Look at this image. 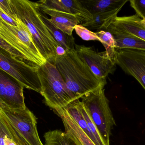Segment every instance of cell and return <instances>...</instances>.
Listing matches in <instances>:
<instances>
[{"mask_svg": "<svg viewBox=\"0 0 145 145\" xmlns=\"http://www.w3.org/2000/svg\"><path fill=\"white\" fill-rule=\"evenodd\" d=\"M54 64L77 100L104 88L106 85V80L95 75L87 64L80 58L75 49L62 56L57 55Z\"/></svg>", "mask_w": 145, "mask_h": 145, "instance_id": "6da1fadb", "label": "cell"}, {"mask_svg": "<svg viewBox=\"0 0 145 145\" xmlns=\"http://www.w3.org/2000/svg\"><path fill=\"white\" fill-rule=\"evenodd\" d=\"M17 18L27 27L35 44L46 61L54 64L59 45L44 23L36 2L29 0H10Z\"/></svg>", "mask_w": 145, "mask_h": 145, "instance_id": "7a4b0ae2", "label": "cell"}, {"mask_svg": "<svg viewBox=\"0 0 145 145\" xmlns=\"http://www.w3.org/2000/svg\"><path fill=\"white\" fill-rule=\"evenodd\" d=\"M37 72L41 85V94L48 106L55 111L77 100L54 64L47 61L38 66Z\"/></svg>", "mask_w": 145, "mask_h": 145, "instance_id": "3957f363", "label": "cell"}, {"mask_svg": "<svg viewBox=\"0 0 145 145\" xmlns=\"http://www.w3.org/2000/svg\"><path fill=\"white\" fill-rule=\"evenodd\" d=\"M87 113L106 145H110L112 130L116 123L104 88L91 92L81 98Z\"/></svg>", "mask_w": 145, "mask_h": 145, "instance_id": "277c9868", "label": "cell"}, {"mask_svg": "<svg viewBox=\"0 0 145 145\" xmlns=\"http://www.w3.org/2000/svg\"><path fill=\"white\" fill-rule=\"evenodd\" d=\"M38 66L11 55L0 47V68L17 80L24 88L41 93Z\"/></svg>", "mask_w": 145, "mask_h": 145, "instance_id": "5b68a950", "label": "cell"}, {"mask_svg": "<svg viewBox=\"0 0 145 145\" xmlns=\"http://www.w3.org/2000/svg\"><path fill=\"white\" fill-rule=\"evenodd\" d=\"M0 107L25 144L43 145L37 132L36 117L27 107L12 109L4 106Z\"/></svg>", "mask_w": 145, "mask_h": 145, "instance_id": "8992f818", "label": "cell"}, {"mask_svg": "<svg viewBox=\"0 0 145 145\" xmlns=\"http://www.w3.org/2000/svg\"><path fill=\"white\" fill-rule=\"evenodd\" d=\"M75 49L80 58L87 64L97 77L106 80L109 74H113L116 69L113 62L105 51L97 52L93 48L75 44Z\"/></svg>", "mask_w": 145, "mask_h": 145, "instance_id": "52a82bcc", "label": "cell"}, {"mask_svg": "<svg viewBox=\"0 0 145 145\" xmlns=\"http://www.w3.org/2000/svg\"><path fill=\"white\" fill-rule=\"evenodd\" d=\"M116 52V65L134 77L145 90V51L122 49Z\"/></svg>", "mask_w": 145, "mask_h": 145, "instance_id": "ba28073f", "label": "cell"}, {"mask_svg": "<svg viewBox=\"0 0 145 145\" xmlns=\"http://www.w3.org/2000/svg\"><path fill=\"white\" fill-rule=\"evenodd\" d=\"M24 88L16 79L0 68V105L12 109H25Z\"/></svg>", "mask_w": 145, "mask_h": 145, "instance_id": "9c48e42d", "label": "cell"}, {"mask_svg": "<svg viewBox=\"0 0 145 145\" xmlns=\"http://www.w3.org/2000/svg\"><path fill=\"white\" fill-rule=\"evenodd\" d=\"M19 31L18 26L8 24L0 16V38L21 53L28 62L37 66L44 64L46 60L37 55L21 41L18 37Z\"/></svg>", "mask_w": 145, "mask_h": 145, "instance_id": "30bf717a", "label": "cell"}, {"mask_svg": "<svg viewBox=\"0 0 145 145\" xmlns=\"http://www.w3.org/2000/svg\"><path fill=\"white\" fill-rule=\"evenodd\" d=\"M36 2L42 12L50 15L49 20L53 24L69 36L72 35L75 26L81 24L79 19L75 15L51 8L39 1Z\"/></svg>", "mask_w": 145, "mask_h": 145, "instance_id": "8fae6325", "label": "cell"}, {"mask_svg": "<svg viewBox=\"0 0 145 145\" xmlns=\"http://www.w3.org/2000/svg\"><path fill=\"white\" fill-rule=\"evenodd\" d=\"M39 1L51 8L75 15L79 19L82 24L91 21L93 19V15L80 1L41 0Z\"/></svg>", "mask_w": 145, "mask_h": 145, "instance_id": "7c38bea8", "label": "cell"}, {"mask_svg": "<svg viewBox=\"0 0 145 145\" xmlns=\"http://www.w3.org/2000/svg\"><path fill=\"white\" fill-rule=\"evenodd\" d=\"M142 20L136 14L123 17L117 16L112 20L106 29L111 28L129 33L145 41V27L141 24Z\"/></svg>", "mask_w": 145, "mask_h": 145, "instance_id": "4fadbf2b", "label": "cell"}, {"mask_svg": "<svg viewBox=\"0 0 145 145\" xmlns=\"http://www.w3.org/2000/svg\"><path fill=\"white\" fill-rule=\"evenodd\" d=\"M61 117L65 133L77 145H95L76 123L65 109L55 111Z\"/></svg>", "mask_w": 145, "mask_h": 145, "instance_id": "5bb4252c", "label": "cell"}, {"mask_svg": "<svg viewBox=\"0 0 145 145\" xmlns=\"http://www.w3.org/2000/svg\"><path fill=\"white\" fill-rule=\"evenodd\" d=\"M112 35L116 43V51L131 49L145 51V41L129 33L107 28L105 30Z\"/></svg>", "mask_w": 145, "mask_h": 145, "instance_id": "9a60e30c", "label": "cell"}, {"mask_svg": "<svg viewBox=\"0 0 145 145\" xmlns=\"http://www.w3.org/2000/svg\"><path fill=\"white\" fill-rule=\"evenodd\" d=\"M128 0H85L82 4L93 15L100 13L120 12Z\"/></svg>", "mask_w": 145, "mask_h": 145, "instance_id": "2e32d148", "label": "cell"}, {"mask_svg": "<svg viewBox=\"0 0 145 145\" xmlns=\"http://www.w3.org/2000/svg\"><path fill=\"white\" fill-rule=\"evenodd\" d=\"M0 145H25L1 107Z\"/></svg>", "mask_w": 145, "mask_h": 145, "instance_id": "e0dca14e", "label": "cell"}, {"mask_svg": "<svg viewBox=\"0 0 145 145\" xmlns=\"http://www.w3.org/2000/svg\"><path fill=\"white\" fill-rule=\"evenodd\" d=\"M41 14L44 23L49 29V31L58 45L62 47L66 52L75 49L76 44L72 35H69L56 27L49 20V18L42 11Z\"/></svg>", "mask_w": 145, "mask_h": 145, "instance_id": "ac0fdd59", "label": "cell"}, {"mask_svg": "<svg viewBox=\"0 0 145 145\" xmlns=\"http://www.w3.org/2000/svg\"><path fill=\"white\" fill-rule=\"evenodd\" d=\"M118 12L100 13L93 14L91 21L83 23L82 25L89 30H105L113 19L117 17Z\"/></svg>", "mask_w": 145, "mask_h": 145, "instance_id": "d6986e66", "label": "cell"}, {"mask_svg": "<svg viewBox=\"0 0 145 145\" xmlns=\"http://www.w3.org/2000/svg\"><path fill=\"white\" fill-rule=\"evenodd\" d=\"M76 100L71 103L67 107L65 108L70 115L76 122V123L81 128V129L88 135L95 145H100L96 139L91 132L84 119L82 112L77 106Z\"/></svg>", "mask_w": 145, "mask_h": 145, "instance_id": "ffe728a7", "label": "cell"}, {"mask_svg": "<svg viewBox=\"0 0 145 145\" xmlns=\"http://www.w3.org/2000/svg\"><path fill=\"white\" fill-rule=\"evenodd\" d=\"M105 49V52L111 59L116 64L117 52L116 43L112 34L108 31L100 30L95 32Z\"/></svg>", "mask_w": 145, "mask_h": 145, "instance_id": "44dd1931", "label": "cell"}, {"mask_svg": "<svg viewBox=\"0 0 145 145\" xmlns=\"http://www.w3.org/2000/svg\"><path fill=\"white\" fill-rule=\"evenodd\" d=\"M45 145H77L65 132L54 130L46 132L44 135Z\"/></svg>", "mask_w": 145, "mask_h": 145, "instance_id": "7402d4cb", "label": "cell"}, {"mask_svg": "<svg viewBox=\"0 0 145 145\" xmlns=\"http://www.w3.org/2000/svg\"><path fill=\"white\" fill-rule=\"evenodd\" d=\"M74 30L77 35L84 41H100L99 39L95 32L89 30L82 24L76 26Z\"/></svg>", "mask_w": 145, "mask_h": 145, "instance_id": "603a6c76", "label": "cell"}, {"mask_svg": "<svg viewBox=\"0 0 145 145\" xmlns=\"http://www.w3.org/2000/svg\"><path fill=\"white\" fill-rule=\"evenodd\" d=\"M130 6L136 12V14L143 19L145 17V0H131Z\"/></svg>", "mask_w": 145, "mask_h": 145, "instance_id": "cb8c5ba5", "label": "cell"}, {"mask_svg": "<svg viewBox=\"0 0 145 145\" xmlns=\"http://www.w3.org/2000/svg\"><path fill=\"white\" fill-rule=\"evenodd\" d=\"M0 47L3 49L8 52L12 56L27 61L25 57L17 49H14L13 47H12L7 42L2 40L1 38H0Z\"/></svg>", "mask_w": 145, "mask_h": 145, "instance_id": "d4e9b609", "label": "cell"}, {"mask_svg": "<svg viewBox=\"0 0 145 145\" xmlns=\"http://www.w3.org/2000/svg\"><path fill=\"white\" fill-rule=\"evenodd\" d=\"M0 11L8 15L15 21H18V18L14 12L12 8L10 0L0 1Z\"/></svg>", "mask_w": 145, "mask_h": 145, "instance_id": "484cf974", "label": "cell"}, {"mask_svg": "<svg viewBox=\"0 0 145 145\" xmlns=\"http://www.w3.org/2000/svg\"><path fill=\"white\" fill-rule=\"evenodd\" d=\"M0 16L2 18L6 21L7 23H8L13 26H16L18 27V21H16L13 19L12 18H10V17L5 14L3 12L1 11H0Z\"/></svg>", "mask_w": 145, "mask_h": 145, "instance_id": "4316f807", "label": "cell"}, {"mask_svg": "<svg viewBox=\"0 0 145 145\" xmlns=\"http://www.w3.org/2000/svg\"><path fill=\"white\" fill-rule=\"evenodd\" d=\"M66 52L62 47L59 46L56 49L57 56H62L66 53Z\"/></svg>", "mask_w": 145, "mask_h": 145, "instance_id": "83f0119b", "label": "cell"}, {"mask_svg": "<svg viewBox=\"0 0 145 145\" xmlns=\"http://www.w3.org/2000/svg\"><path fill=\"white\" fill-rule=\"evenodd\" d=\"M141 23L145 27V17L143 19L141 20Z\"/></svg>", "mask_w": 145, "mask_h": 145, "instance_id": "f1b7e54d", "label": "cell"}, {"mask_svg": "<svg viewBox=\"0 0 145 145\" xmlns=\"http://www.w3.org/2000/svg\"></svg>", "mask_w": 145, "mask_h": 145, "instance_id": "f546056e", "label": "cell"}]
</instances>
